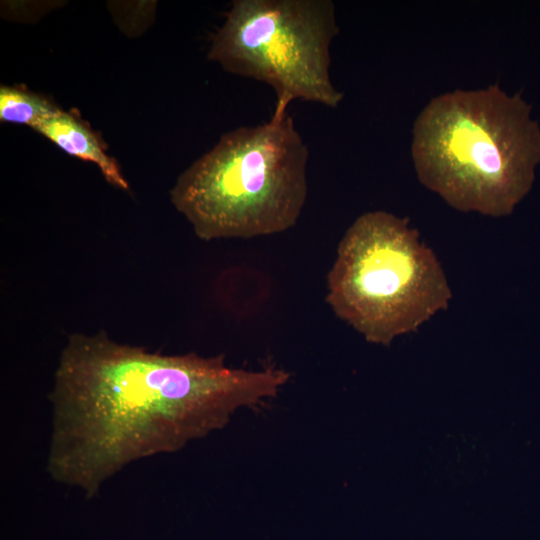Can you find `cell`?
<instances>
[{
    "label": "cell",
    "instance_id": "6da1fadb",
    "mask_svg": "<svg viewBox=\"0 0 540 540\" xmlns=\"http://www.w3.org/2000/svg\"><path fill=\"white\" fill-rule=\"evenodd\" d=\"M289 378L276 367H229L223 355H165L103 331L72 334L49 393L46 470L91 499L132 462L224 428L239 409L275 397Z\"/></svg>",
    "mask_w": 540,
    "mask_h": 540
},
{
    "label": "cell",
    "instance_id": "7a4b0ae2",
    "mask_svg": "<svg viewBox=\"0 0 540 540\" xmlns=\"http://www.w3.org/2000/svg\"><path fill=\"white\" fill-rule=\"evenodd\" d=\"M411 151L419 181L451 207L502 217L532 188L540 126L520 93L455 90L420 112Z\"/></svg>",
    "mask_w": 540,
    "mask_h": 540
},
{
    "label": "cell",
    "instance_id": "3957f363",
    "mask_svg": "<svg viewBox=\"0 0 540 540\" xmlns=\"http://www.w3.org/2000/svg\"><path fill=\"white\" fill-rule=\"evenodd\" d=\"M309 150L286 112L224 133L180 174L171 202L204 241L292 228L304 208Z\"/></svg>",
    "mask_w": 540,
    "mask_h": 540
},
{
    "label": "cell",
    "instance_id": "277c9868",
    "mask_svg": "<svg viewBox=\"0 0 540 540\" xmlns=\"http://www.w3.org/2000/svg\"><path fill=\"white\" fill-rule=\"evenodd\" d=\"M452 292L435 253L406 218L360 215L327 274L326 302L367 342L388 346L449 306Z\"/></svg>",
    "mask_w": 540,
    "mask_h": 540
},
{
    "label": "cell",
    "instance_id": "5b68a950",
    "mask_svg": "<svg viewBox=\"0 0 540 540\" xmlns=\"http://www.w3.org/2000/svg\"><path fill=\"white\" fill-rule=\"evenodd\" d=\"M338 33L331 0H234L212 36L208 59L271 86L272 115L285 114L298 99L336 108L344 97L330 76Z\"/></svg>",
    "mask_w": 540,
    "mask_h": 540
},
{
    "label": "cell",
    "instance_id": "8992f818",
    "mask_svg": "<svg viewBox=\"0 0 540 540\" xmlns=\"http://www.w3.org/2000/svg\"><path fill=\"white\" fill-rule=\"evenodd\" d=\"M32 129L67 154L97 165L106 181L113 186L129 189L115 159L106 153L98 136L78 117L60 109Z\"/></svg>",
    "mask_w": 540,
    "mask_h": 540
},
{
    "label": "cell",
    "instance_id": "52a82bcc",
    "mask_svg": "<svg viewBox=\"0 0 540 540\" xmlns=\"http://www.w3.org/2000/svg\"><path fill=\"white\" fill-rule=\"evenodd\" d=\"M60 108L46 97L18 86L0 87V119L33 128Z\"/></svg>",
    "mask_w": 540,
    "mask_h": 540
}]
</instances>
